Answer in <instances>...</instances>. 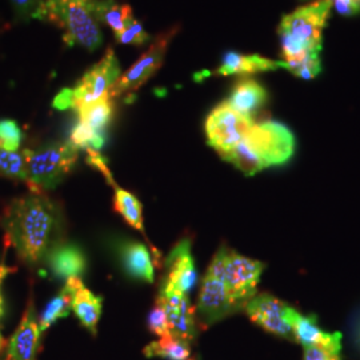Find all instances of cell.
Returning <instances> with one entry per match:
<instances>
[{
	"instance_id": "1",
	"label": "cell",
	"mask_w": 360,
	"mask_h": 360,
	"mask_svg": "<svg viewBox=\"0 0 360 360\" xmlns=\"http://www.w3.org/2000/svg\"><path fill=\"white\" fill-rule=\"evenodd\" d=\"M7 245L28 266H37L56 243L60 215L56 205L44 193L13 199L1 215Z\"/></svg>"
},
{
	"instance_id": "24",
	"label": "cell",
	"mask_w": 360,
	"mask_h": 360,
	"mask_svg": "<svg viewBox=\"0 0 360 360\" xmlns=\"http://www.w3.org/2000/svg\"><path fill=\"white\" fill-rule=\"evenodd\" d=\"M77 111L79 122H83L96 132L104 134L112 119L114 105L110 96H104L96 102L82 105Z\"/></svg>"
},
{
	"instance_id": "29",
	"label": "cell",
	"mask_w": 360,
	"mask_h": 360,
	"mask_svg": "<svg viewBox=\"0 0 360 360\" xmlns=\"http://www.w3.org/2000/svg\"><path fill=\"white\" fill-rule=\"evenodd\" d=\"M13 11L23 20H46V0H10Z\"/></svg>"
},
{
	"instance_id": "22",
	"label": "cell",
	"mask_w": 360,
	"mask_h": 360,
	"mask_svg": "<svg viewBox=\"0 0 360 360\" xmlns=\"http://www.w3.org/2000/svg\"><path fill=\"white\" fill-rule=\"evenodd\" d=\"M77 279L79 278H70L65 282L63 290L55 297H52L51 302L43 309V312H41V315L39 318V328H40L41 334L47 328H50L52 324L56 322L58 319L65 318L70 314Z\"/></svg>"
},
{
	"instance_id": "26",
	"label": "cell",
	"mask_w": 360,
	"mask_h": 360,
	"mask_svg": "<svg viewBox=\"0 0 360 360\" xmlns=\"http://www.w3.org/2000/svg\"><path fill=\"white\" fill-rule=\"evenodd\" d=\"M283 68L300 79H314L322 72L321 51H309L295 59L284 60Z\"/></svg>"
},
{
	"instance_id": "25",
	"label": "cell",
	"mask_w": 360,
	"mask_h": 360,
	"mask_svg": "<svg viewBox=\"0 0 360 360\" xmlns=\"http://www.w3.org/2000/svg\"><path fill=\"white\" fill-rule=\"evenodd\" d=\"M112 187L115 188L114 207L116 211L123 217L131 227L144 233L146 231L143 226L142 203L138 200V198L134 193L120 188L116 183L112 184Z\"/></svg>"
},
{
	"instance_id": "3",
	"label": "cell",
	"mask_w": 360,
	"mask_h": 360,
	"mask_svg": "<svg viewBox=\"0 0 360 360\" xmlns=\"http://www.w3.org/2000/svg\"><path fill=\"white\" fill-rule=\"evenodd\" d=\"M46 20L60 27L67 46L98 50L103 34L91 8V0H46Z\"/></svg>"
},
{
	"instance_id": "20",
	"label": "cell",
	"mask_w": 360,
	"mask_h": 360,
	"mask_svg": "<svg viewBox=\"0 0 360 360\" xmlns=\"http://www.w3.org/2000/svg\"><path fill=\"white\" fill-rule=\"evenodd\" d=\"M102 307H103L102 297L94 295L79 278L75 285L71 309L75 312L80 323L92 335L96 334L98 322L102 315Z\"/></svg>"
},
{
	"instance_id": "9",
	"label": "cell",
	"mask_w": 360,
	"mask_h": 360,
	"mask_svg": "<svg viewBox=\"0 0 360 360\" xmlns=\"http://www.w3.org/2000/svg\"><path fill=\"white\" fill-rule=\"evenodd\" d=\"M120 77V65L115 52L108 49L102 60L83 75L72 90V108L77 110L84 104L96 102L108 96V91Z\"/></svg>"
},
{
	"instance_id": "21",
	"label": "cell",
	"mask_w": 360,
	"mask_h": 360,
	"mask_svg": "<svg viewBox=\"0 0 360 360\" xmlns=\"http://www.w3.org/2000/svg\"><path fill=\"white\" fill-rule=\"evenodd\" d=\"M91 8L99 25L103 23L112 28L115 35L120 34L134 18L129 4H117L115 0H91Z\"/></svg>"
},
{
	"instance_id": "7",
	"label": "cell",
	"mask_w": 360,
	"mask_h": 360,
	"mask_svg": "<svg viewBox=\"0 0 360 360\" xmlns=\"http://www.w3.org/2000/svg\"><path fill=\"white\" fill-rule=\"evenodd\" d=\"M254 124L252 117L233 111L226 102L219 104L207 117V143L220 156L227 154L245 139Z\"/></svg>"
},
{
	"instance_id": "14",
	"label": "cell",
	"mask_w": 360,
	"mask_h": 360,
	"mask_svg": "<svg viewBox=\"0 0 360 360\" xmlns=\"http://www.w3.org/2000/svg\"><path fill=\"white\" fill-rule=\"evenodd\" d=\"M196 283V270L191 254V242L181 239L172 248L166 259V275L163 278L162 290L178 291L188 294Z\"/></svg>"
},
{
	"instance_id": "23",
	"label": "cell",
	"mask_w": 360,
	"mask_h": 360,
	"mask_svg": "<svg viewBox=\"0 0 360 360\" xmlns=\"http://www.w3.org/2000/svg\"><path fill=\"white\" fill-rule=\"evenodd\" d=\"M147 358H163L167 360H190L191 343L174 335L162 336L159 340L144 348Z\"/></svg>"
},
{
	"instance_id": "35",
	"label": "cell",
	"mask_w": 360,
	"mask_h": 360,
	"mask_svg": "<svg viewBox=\"0 0 360 360\" xmlns=\"http://www.w3.org/2000/svg\"><path fill=\"white\" fill-rule=\"evenodd\" d=\"M53 107L58 110L72 108V90L65 89V90L60 91L53 101Z\"/></svg>"
},
{
	"instance_id": "41",
	"label": "cell",
	"mask_w": 360,
	"mask_h": 360,
	"mask_svg": "<svg viewBox=\"0 0 360 360\" xmlns=\"http://www.w3.org/2000/svg\"><path fill=\"white\" fill-rule=\"evenodd\" d=\"M190 360H191V359H190Z\"/></svg>"
},
{
	"instance_id": "4",
	"label": "cell",
	"mask_w": 360,
	"mask_h": 360,
	"mask_svg": "<svg viewBox=\"0 0 360 360\" xmlns=\"http://www.w3.org/2000/svg\"><path fill=\"white\" fill-rule=\"evenodd\" d=\"M26 184L32 193L53 190L77 165L79 150L70 142L47 143L37 150H25Z\"/></svg>"
},
{
	"instance_id": "13",
	"label": "cell",
	"mask_w": 360,
	"mask_h": 360,
	"mask_svg": "<svg viewBox=\"0 0 360 360\" xmlns=\"http://www.w3.org/2000/svg\"><path fill=\"white\" fill-rule=\"evenodd\" d=\"M158 299L163 303L167 312L171 335L193 345L198 335V319L188 296L178 291L160 288Z\"/></svg>"
},
{
	"instance_id": "38",
	"label": "cell",
	"mask_w": 360,
	"mask_h": 360,
	"mask_svg": "<svg viewBox=\"0 0 360 360\" xmlns=\"http://www.w3.org/2000/svg\"><path fill=\"white\" fill-rule=\"evenodd\" d=\"M356 1H359V3H360V0H356Z\"/></svg>"
},
{
	"instance_id": "17",
	"label": "cell",
	"mask_w": 360,
	"mask_h": 360,
	"mask_svg": "<svg viewBox=\"0 0 360 360\" xmlns=\"http://www.w3.org/2000/svg\"><path fill=\"white\" fill-rule=\"evenodd\" d=\"M115 247L122 266L131 278L154 282V264L146 245L136 240H119Z\"/></svg>"
},
{
	"instance_id": "34",
	"label": "cell",
	"mask_w": 360,
	"mask_h": 360,
	"mask_svg": "<svg viewBox=\"0 0 360 360\" xmlns=\"http://www.w3.org/2000/svg\"><path fill=\"white\" fill-rule=\"evenodd\" d=\"M334 354L326 351L324 348L319 346H306L304 347V360H331Z\"/></svg>"
},
{
	"instance_id": "36",
	"label": "cell",
	"mask_w": 360,
	"mask_h": 360,
	"mask_svg": "<svg viewBox=\"0 0 360 360\" xmlns=\"http://www.w3.org/2000/svg\"><path fill=\"white\" fill-rule=\"evenodd\" d=\"M10 271H11V269H8V267H6V266H0V284H1V281L6 278V275H7ZM3 312H4V309H3V297H1V294H0V319H1V316H3ZM4 345H6V340H4V338L1 336V333H0V355H1V352H3Z\"/></svg>"
},
{
	"instance_id": "32",
	"label": "cell",
	"mask_w": 360,
	"mask_h": 360,
	"mask_svg": "<svg viewBox=\"0 0 360 360\" xmlns=\"http://www.w3.org/2000/svg\"><path fill=\"white\" fill-rule=\"evenodd\" d=\"M147 326L150 328V331L155 335L166 336L169 335V326H168L167 312L165 309L163 303L156 297L154 309H151L148 319H147Z\"/></svg>"
},
{
	"instance_id": "6",
	"label": "cell",
	"mask_w": 360,
	"mask_h": 360,
	"mask_svg": "<svg viewBox=\"0 0 360 360\" xmlns=\"http://www.w3.org/2000/svg\"><path fill=\"white\" fill-rule=\"evenodd\" d=\"M242 142L257 156L264 168L284 165L295 151L294 134L278 122L254 124Z\"/></svg>"
},
{
	"instance_id": "10",
	"label": "cell",
	"mask_w": 360,
	"mask_h": 360,
	"mask_svg": "<svg viewBox=\"0 0 360 360\" xmlns=\"http://www.w3.org/2000/svg\"><path fill=\"white\" fill-rule=\"evenodd\" d=\"M240 309L242 307L232 299L226 284L206 274L200 285L198 307L195 311L198 322L208 327Z\"/></svg>"
},
{
	"instance_id": "28",
	"label": "cell",
	"mask_w": 360,
	"mask_h": 360,
	"mask_svg": "<svg viewBox=\"0 0 360 360\" xmlns=\"http://www.w3.org/2000/svg\"><path fill=\"white\" fill-rule=\"evenodd\" d=\"M104 141H105L104 134L96 132L95 129H91L83 122H79L71 131L68 142L77 150L101 151L103 148Z\"/></svg>"
},
{
	"instance_id": "15",
	"label": "cell",
	"mask_w": 360,
	"mask_h": 360,
	"mask_svg": "<svg viewBox=\"0 0 360 360\" xmlns=\"http://www.w3.org/2000/svg\"><path fill=\"white\" fill-rule=\"evenodd\" d=\"M284 319L291 326L296 342L302 343L303 347L319 346L334 355H339L342 348V335L323 331L315 316H303L296 309L285 306Z\"/></svg>"
},
{
	"instance_id": "37",
	"label": "cell",
	"mask_w": 360,
	"mask_h": 360,
	"mask_svg": "<svg viewBox=\"0 0 360 360\" xmlns=\"http://www.w3.org/2000/svg\"><path fill=\"white\" fill-rule=\"evenodd\" d=\"M331 360H340V358H339V355H336V356H334Z\"/></svg>"
},
{
	"instance_id": "40",
	"label": "cell",
	"mask_w": 360,
	"mask_h": 360,
	"mask_svg": "<svg viewBox=\"0 0 360 360\" xmlns=\"http://www.w3.org/2000/svg\"><path fill=\"white\" fill-rule=\"evenodd\" d=\"M0 148H1V147H0Z\"/></svg>"
},
{
	"instance_id": "5",
	"label": "cell",
	"mask_w": 360,
	"mask_h": 360,
	"mask_svg": "<svg viewBox=\"0 0 360 360\" xmlns=\"http://www.w3.org/2000/svg\"><path fill=\"white\" fill-rule=\"evenodd\" d=\"M264 264L243 257L227 247H221L212 259L207 274L226 284L232 299L245 309V303L255 295Z\"/></svg>"
},
{
	"instance_id": "27",
	"label": "cell",
	"mask_w": 360,
	"mask_h": 360,
	"mask_svg": "<svg viewBox=\"0 0 360 360\" xmlns=\"http://www.w3.org/2000/svg\"><path fill=\"white\" fill-rule=\"evenodd\" d=\"M0 175L10 179H27L26 153L22 151H7L0 148Z\"/></svg>"
},
{
	"instance_id": "18",
	"label": "cell",
	"mask_w": 360,
	"mask_h": 360,
	"mask_svg": "<svg viewBox=\"0 0 360 360\" xmlns=\"http://www.w3.org/2000/svg\"><path fill=\"white\" fill-rule=\"evenodd\" d=\"M283 68L282 62H275L257 53L245 55L239 52L229 51L223 55L221 65L217 70V75H251L257 72H267Z\"/></svg>"
},
{
	"instance_id": "31",
	"label": "cell",
	"mask_w": 360,
	"mask_h": 360,
	"mask_svg": "<svg viewBox=\"0 0 360 360\" xmlns=\"http://www.w3.org/2000/svg\"><path fill=\"white\" fill-rule=\"evenodd\" d=\"M115 39L116 41L120 44L143 46L146 43H148L151 37L146 32L142 23L139 20H136L135 18H132L126 28L120 34L115 35Z\"/></svg>"
},
{
	"instance_id": "33",
	"label": "cell",
	"mask_w": 360,
	"mask_h": 360,
	"mask_svg": "<svg viewBox=\"0 0 360 360\" xmlns=\"http://www.w3.org/2000/svg\"><path fill=\"white\" fill-rule=\"evenodd\" d=\"M333 7L343 16H355L360 13V3L356 0H330Z\"/></svg>"
},
{
	"instance_id": "12",
	"label": "cell",
	"mask_w": 360,
	"mask_h": 360,
	"mask_svg": "<svg viewBox=\"0 0 360 360\" xmlns=\"http://www.w3.org/2000/svg\"><path fill=\"white\" fill-rule=\"evenodd\" d=\"M285 306L284 302L275 296L260 294L252 296L245 303V309L251 321L267 333L288 340H295L291 326L284 319Z\"/></svg>"
},
{
	"instance_id": "16",
	"label": "cell",
	"mask_w": 360,
	"mask_h": 360,
	"mask_svg": "<svg viewBox=\"0 0 360 360\" xmlns=\"http://www.w3.org/2000/svg\"><path fill=\"white\" fill-rule=\"evenodd\" d=\"M47 264L53 278L68 281L79 278L87 269V259L83 250L75 243H55L50 248Z\"/></svg>"
},
{
	"instance_id": "30",
	"label": "cell",
	"mask_w": 360,
	"mask_h": 360,
	"mask_svg": "<svg viewBox=\"0 0 360 360\" xmlns=\"http://www.w3.org/2000/svg\"><path fill=\"white\" fill-rule=\"evenodd\" d=\"M22 129L10 119L0 120V147L7 151H18L22 143Z\"/></svg>"
},
{
	"instance_id": "11",
	"label": "cell",
	"mask_w": 360,
	"mask_h": 360,
	"mask_svg": "<svg viewBox=\"0 0 360 360\" xmlns=\"http://www.w3.org/2000/svg\"><path fill=\"white\" fill-rule=\"evenodd\" d=\"M40 328L32 300L13 336L6 340L0 360H37L40 345Z\"/></svg>"
},
{
	"instance_id": "39",
	"label": "cell",
	"mask_w": 360,
	"mask_h": 360,
	"mask_svg": "<svg viewBox=\"0 0 360 360\" xmlns=\"http://www.w3.org/2000/svg\"><path fill=\"white\" fill-rule=\"evenodd\" d=\"M316 1H319V0H316Z\"/></svg>"
},
{
	"instance_id": "8",
	"label": "cell",
	"mask_w": 360,
	"mask_h": 360,
	"mask_svg": "<svg viewBox=\"0 0 360 360\" xmlns=\"http://www.w3.org/2000/svg\"><path fill=\"white\" fill-rule=\"evenodd\" d=\"M176 32L178 27H174L155 39L151 47L143 53L136 63L116 80L115 84L108 91V96L112 99L122 95H129L139 90L150 77H154L163 65L168 44Z\"/></svg>"
},
{
	"instance_id": "2",
	"label": "cell",
	"mask_w": 360,
	"mask_h": 360,
	"mask_svg": "<svg viewBox=\"0 0 360 360\" xmlns=\"http://www.w3.org/2000/svg\"><path fill=\"white\" fill-rule=\"evenodd\" d=\"M330 0L314 1L282 18L278 27L284 60L322 51L323 31L331 15Z\"/></svg>"
},
{
	"instance_id": "19",
	"label": "cell",
	"mask_w": 360,
	"mask_h": 360,
	"mask_svg": "<svg viewBox=\"0 0 360 360\" xmlns=\"http://www.w3.org/2000/svg\"><path fill=\"white\" fill-rule=\"evenodd\" d=\"M267 98V91L263 86H260L255 80L245 79L233 86L226 103L233 111L252 117L266 104Z\"/></svg>"
}]
</instances>
